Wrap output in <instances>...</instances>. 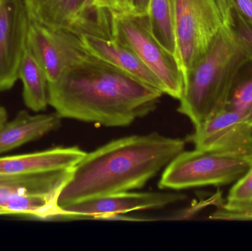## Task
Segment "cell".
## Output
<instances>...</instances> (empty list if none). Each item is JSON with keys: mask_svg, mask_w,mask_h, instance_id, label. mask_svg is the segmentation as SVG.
<instances>
[{"mask_svg": "<svg viewBox=\"0 0 252 251\" xmlns=\"http://www.w3.org/2000/svg\"><path fill=\"white\" fill-rule=\"evenodd\" d=\"M163 94L90 54L48 83L49 105L61 117L110 128L149 114Z\"/></svg>", "mask_w": 252, "mask_h": 251, "instance_id": "obj_1", "label": "cell"}, {"mask_svg": "<svg viewBox=\"0 0 252 251\" xmlns=\"http://www.w3.org/2000/svg\"><path fill=\"white\" fill-rule=\"evenodd\" d=\"M186 141L158 133L113 140L87 153L58 198L59 207L142 188L185 150Z\"/></svg>", "mask_w": 252, "mask_h": 251, "instance_id": "obj_2", "label": "cell"}, {"mask_svg": "<svg viewBox=\"0 0 252 251\" xmlns=\"http://www.w3.org/2000/svg\"><path fill=\"white\" fill-rule=\"evenodd\" d=\"M246 57L223 25L208 51L185 75L178 112L197 128L224 109L232 78Z\"/></svg>", "mask_w": 252, "mask_h": 251, "instance_id": "obj_3", "label": "cell"}, {"mask_svg": "<svg viewBox=\"0 0 252 251\" xmlns=\"http://www.w3.org/2000/svg\"><path fill=\"white\" fill-rule=\"evenodd\" d=\"M112 33L130 49L158 77L165 94L179 100L184 89V73L177 56L163 47L151 32L148 16L112 12Z\"/></svg>", "mask_w": 252, "mask_h": 251, "instance_id": "obj_4", "label": "cell"}, {"mask_svg": "<svg viewBox=\"0 0 252 251\" xmlns=\"http://www.w3.org/2000/svg\"><path fill=\"white\" fill-rule=\"evenodd\" d=\"M252 165L249 161L211 150H184L166 167L158 187L182 190L227 185L239 179Z\"/></svg>", "mask_w": 252, "mask_h": 251, "instance_id": "obj_5", "label": "cell"}, {"mask_svg": "<svg viewBox=\"0 0 252 251\" xmlns=\"http://www.w3.org/2000/svg\"><path fill=\"white\" fill-rule=\"evenodd\" d=\"M174 32L184 78L205 55L223 27L215 0H174Z\"/></svg>", "mask_w": 252, "mask_h": 251, "instance_id": "obj_6", "label": "cell"}, {"mask_svg": "<svg viewBox=\"0 0 252 251\" xmlns=\"http://www.w3.org/2000/svg\"><path fill=\"white\" fill-rule=\"evenodd\" d=\"M27 44L45 72L48 83L90 55L79 35L56 29L30 18Z\"/></svg>", "mask_w": 252, "mask_h": 251, "instance_id": "obj_7", "label": "cell"}, {"mask_svg": "<svg viewBox=\"0 0 252 251\" xmlns=\"http://www.w3.org/2000/svg\"><path fill=\"white\" fill-rule=\"evenodd\" d=\"M188 141L195 149L217 152L252 163V125L229 109L219 111L195 128Z\"/></svg>", "mask_w": 252, "mask_h": 251, "instance_id": "obj_8", "label": "cell"}, {"mask_svg": "<svg viewBox=\"0 0 252 251\" xmlns=\"http://www.w3.org/2000/svg\"><path fill=\"white\" fill-rule=\"evenodd\" d=\"M185 198L186 196L182 193L125 192L62 207V218L112 221L116 215H126L135 211L159 209L182 201Z\"/></svg>", "mask_w": 252, "mask_h": 251, "instance_id": "obj_9", "label": "cell"}, {"mask_svg": "<svg viewBox=\"0 0 252 251\" xmlns=\"http://www.w3.org/2000/svg\"><path fill=\"white\" fill-rule=\"evenodd\" d=\"M30 17L23 0L0 2V92L19 79V68L27 44Z\"/></svg>", "mask_w": 252, "mask_h": 251, "instance_id": "obj_10", "label": "cell"}, {"mask_svg": "<svg viewBox=\"0 0 252 251\" xmlns=\"http://www.w3.org/2000/svg\"><path fill=\"white\" fill-rule=\"evenodd\" d=\"M23 1L31 19L50 28L72 31L78 35L101 25L108 13L106 9L95 5V0Z\"/></svg>", "mask_w": 252, "mask_h": 251, "instance_id": "obj_11", "label": "cell"}, {"mask_svg": "<svg viewBox=\"0 0 252 251\" xmlns=\"http://www.w3.org/2000/svg\"><path fill=\"white\" fill-rule=\"evenodd\" d=\"M89 53L124 71L147 85L165 94L164 85L158 77L125 44L112 34L79 35Z\"/></svg>", "mask_w": 252, "mask_h": 251, "instance_id": "obj_12", "label": "cell"}, {"mask_svg": "<svg viewBox=\"0 0 252 251\" xmlns=\"http://www.w3.org/2000/svg\"><path fill=\"white\" fill-rule=\"evenodd\" d=\"M87 153L78 147H58L26 154L0 157V175H24L73 169Z\"/></svg>", "mask_w": 252, "mask_h": 251, "instance_id": "obj_13", "label": "cell"}, {"mask_svg": "<svg viewBox=\"0 0 252 251\" xmlns=\"http://www.w3.org/2000/svg\"><path fill=\"white\" fill-rule=\"evenodd\" d=\"M73 169L74 168L24 175H0V206L5 208L10 200L25 195L59 198Z\"/></svg>", "mask_w": 252, "mask_h": 251, "instance_id": "obj_14", "label": "cell"}, {"mask_svg": "<svg viewBox=\"0 0 252 251\" xmlns=\"http://www.w3.org/2000/svg\"><path fill=\"white\" fill-rule=\"evenodd\" d=\"M62 119L56 112L31 115L20 111L13 120L7 121L0 128V154L56 131L62 125Z\"/></svg>", "mask_w": 252, "mask_h": 251, "instance_id": "obj_15", "label": "cell"}, {"mask_svg": "<svg viewBox=\"0 0 252 251\" xmlns=\"http://www.w3.org/2000/svg\"><path fill=\"white\" fill-rule=\"evenodd\" d=\"M23 84L25 106L34 112L44 111L49 105L48 81L44 69L26 44L19 68Z\"/></svg>", "mask_w": 252, "mask_h": 251, "instance_id": "obj_16", "label": "cell"}, {"mask_svg": "<svg viewBox=\"0 0 252 251\" xmlns=\"http://www.w3.org/2000/svg\"><path fill=\"white\" fill-rule=\"evenodd\" d=\"M224 109L235 112L252 125V57H246L238 66Z\"/></svg>", "mask_w": 252, "mask_h": 251, "instance_id": "obj_17", "label": "cell"}, {"mask_svg": "<svg viewBox=\"0 0 252 251\" xmlns=\"http://www.w3.org/2000/svg\"><path fill=\"white\" fill-rule=\"evenodd\" d=\"M173 10L174 0H151L148 17L156 38L164 48L177 56Z\"/></svg>", "mask_w": 252, "mask_h": 251, "instance_id": "obj_18", "label": "cell"}, {"mask_svg": "<svg viewBox=\"0 0 252 251\" xmlns=\"http://www.w3.org/2000/svg\"><path fill=\"white\" fill-rule=\"evenodd\" d=\"M252 206V165L229 190L226 202L219 209L225 212H242Z\"/></svg>", "mask_w": 252, "mask_h": 251, "instance_id": "obj_19", "label": "cell"}, {"mask_svg": "<svg viewBox=\"0 0 252 251\" xmlns=\"http://www.w3.org/2000/svg\"><path fill=\"white\" fill-rule=\"evenodd\" d=\"M227 27L246 56L252 57V25L233 9L230 22Z\"/></svg>", "mask_w": 252, "mask_h": 251, "instance_id": "obj_20", "label": "cell"}, {"mask_svg": "<svg viewBox=\"0 0 252 251\" xmlns=\"http://www.w3.org/2000/svg\"><path fill=\"white\" fill-rule=\"evenodd\" d=\"M95 5L109 11L130 12L127 0H95Z\"/></svg>", "mask_w": 252, "mask_h": 251, "instance_id": "obj_21", "label": "cell"}, {"mask_svg": "<svg viewBox=\"0 0 252 251\" xmlns=\"http://www.w3.org/2000/svg\"><path fill=\"white\" fill-rule=\"evenodd\" d=\"M234 9L252 25V0H232Z\"/></svg>", "mask_w": 252, "mask_h": 251, "instance_id": "obj_22", "label": "cell"}, {"mask_svg": "<svg viewBox=\"0 0 252 251\" xmlns=\"http://www.w3.org/2000/svg\"><path fill=\"white\" fill-rule=\"evenodd\" d=\"M218 8L221 15L223 25L227 26L231 20L232 10H233V1L232 0H215Z\"/></svg>", "mask_w": 252, "mask_h": 251, "instance_id": "obj_23", "label": "cell"}, {"mask_svg": "<svg viewBox=\"0 0 252 251\" xmlns=\"http://www.w3.org/2000/svg\"><path fill=\"white\" fill-rule=\"evenodd\" d=\"M130 13L138 16H148L151 0H127Z\"/></svg>", "mask_w": 252, "mask_h": 251, "instance_id": "obj_24", "label": "cell"}, {"mask_svg": "<svg viewBox=\"0 0 252 251\" xmlns=\"http://www.w3.org/2000/svg\"><path fill=\"white\" fill-rule=\"evenodd\" d=\"M7 111L3 106H0V128L7 122Z\"/></svg>", "mask_w": 252, "mask_h": 251, "instance_id": "obj_25", "label": "cell"}, {"mask_svg": "<svg viewBox=\"0 0 252 251\" xmlns=\"http://www.w3.org/2000/svg\"><path fill=\"white\" fill-rule=\"evenodd\" d=\"M0 215H11L10 212L3 206H0Z\"/></svg>", "mask_w": 252, "mask_h": 251, "instance_id": "obj_26", "label": "cell"}, {"mask_svg": "<svg viewBox=\"0 0 252 251\" xmlns=\"http://www.w3.org/2000/svg\"><path fill=\"white\" fill-rule=\"evenodd\" d=\"M250 209H252V206L251 208H250V209H247V210H250ZM246 211H247V210H246Z\"/></svg>", "mask_w": 252, "mask_h": 251, "instance_id": "obj_27", "label": "cell"}, {"mask_svg": "<svg viewBox=\"0 0 252 251\" xmlns=\"http://www.w3.org/2000/svg\"><path fill=\"white\" fill-rule=\"evenodd\" d=\"M1 0H0V2H1Z\"/></svg>", "mask_w": 252, "mask_h": 251, "instance_id": "obj_28", "label": "cell"}]
</instances>
